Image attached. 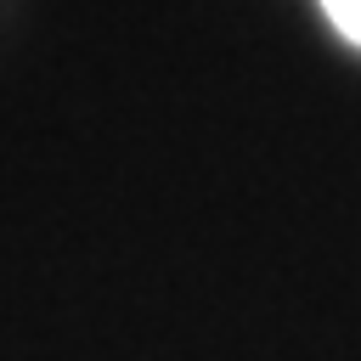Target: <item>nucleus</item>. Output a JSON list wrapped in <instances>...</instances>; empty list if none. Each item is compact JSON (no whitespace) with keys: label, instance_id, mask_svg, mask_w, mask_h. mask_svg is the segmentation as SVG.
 Returning <instances> with one entry per match:
<instances>
[{"label":"nucleus","instance_id":"nucleus-1","mask_svg":"<svg viewBox=\"0 0 361 361\" xmlns=\"http://www.w3.org/2000/svg\"><path fill=\"white\" fill-rule=\"evenodd\" d=\"M322 6H327V17L338 23V34L361 45V0H322Z\"/></svg>","mask_w":361,"mask_h":361}]
</instances>
